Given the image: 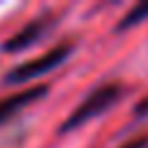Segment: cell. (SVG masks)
I'll return each instance as SVG.
<instances>
[{
  "instance_id": "7",
  "label": "cell",
  "mask_w": 148,
  "mask_h": 148,
  "mask_svg": "<svg viewBox=\"0 0 148 148\" xmlns=\"http://www.w3.org/2000/svg\"><path fill=\"white\" fill-rule=\"evenodd\" d=\"M133 116H136V119H146L148 116V96L141 99L136 106H133Z\"/></svg>"
},
{
  "instance_id": "6",
  "label": "cell",
  "mask_w": 148,
  "mask_h": 148,
  "mask_svg": "<svg viewBox=\"0 0 148 148\" xmlns=\"http://www.w3.org/2000/svg\"><path fill=\"white\" fill-rule=\"evenodd\" d=\"M119 148H148V133H138V136H133L131 141L121 143Z\"/></svg>"
},
{
  "instance_id": "4",
  "label": "cell",
  "mask_w": 148,
  "mask_h": 148,
  "mask_svg": "<svg viewBox=\"0 0 148 148\" xmlns=\"http://www.w3.org/2000/svg\"><path fill=\"white\" fill-rule=\"evenodd\" d=\"M49 91L47 84H35V86H27V89L17 91V94H10L5 99H0V126H5L10 119H15L20 111H25L30 104L40 101L45 94Z\"/></svg>"
},
{
  "instance_id": "3",
  "label": "cell",
  "mask_w": 148,
  "mask_h": 148,
  "mask_svg": "<svg viewBox=\"0 0 148 148\" xmlns=\"http://www.w3.org/2000/svg\"><path fill=\"white\" fill-rule=\"evenodd\" d=\"M54 25H57V17H54L52 12H45V15L35 17V20H30L25 27H20L15 35H10L5 42H3V52L15 54V52H22V49H30L32 45H37L40 40H45V37L54 30Z\"/></svg>"
},
{
  "instance_id": "2",
  "label": "cell",
  "mask_w": 148,
  "mask_h": 148,
  "mask_svg": "<svg viewBox=\"0 0 148 148\" xmlns=\"http://www.w3.org/2000/svg\"><path fill=\"white\" fill-rule=\"evenodd\" d=\"M72 52H74V42H59V45H54L52 49L42 52L40 57H35V59H30V62L20 64V67L10 69L3 82H5L8 86H12V84H25V82L40 79L45 74H49L52 69H57Z\"/></svg>"
},
{
  "instance_id": "5",
  "label": "cell",
  "mask_w": 148,
  "mask_h": 148,
  "mask_svg": "<svg viewBox=\"0 0 148 148\" xmlns=\"http://www.w3.org/2000/svg\"><path fill=\"white\" fill-rule=\"evenodd\" d=\"M148 17V3H136V5L131 8V10L123 15V20L116 25V32H126L131 30V27H136L138 22H143Z\"/></svg>"
},
{
  "instance_id": "1",
  "label": "cell",
  "mask_w": 148,
  "mask_h": 148,
  "mask_svg": "<svg viewBox=\"0 0 148 148\" xmlns=\"http://www.w3.org/2000/svg\"><path fill=\"white\" fill-rule=\"evenodd\" d=\"M121 96H123V84L121 82H106V84H99L96 89H91L89 94L82 99V104L62 121L59 133H62V136L64 133H72V131H77L79 126H84V123L99 119L101 114H106L114 104H119Z\"/></svg>"
}]
</instances>
